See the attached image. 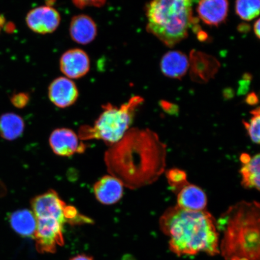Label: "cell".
<instances>
[{"label": "cell", "mask_w": 260, "mask_h": 260, "mask_svg": "<svg viewBox=\"0 0 260 260\" xmlns=\"http://www.w3.org/2000/svg\"><path fill=\"white\" fill-rule=\"evenodd\" d=\"M167 145L149 129H128L105 154L107 171L123 186L136 189L154 183L167 165Z\"/></svg>", "instance_id": "obj_1"}, {"label": "cell", "mask_w": 260, "mask_h": 260, "mask_svg": "<svg viewBox=\"0 0 260 260\" xmlns=\"http://www.w3.org/2000/svg\"><path fill=\"white\" fill-rule=\"evenodd\" d=\"M159 226L168 237L170 251L178 256L220 253L217 221L207 210L188 211L176 205L162 214Z\"/></svg>", "instance_id": "obj_2"}, {"label": "cell", "mask_w": 260, "mask_h": 260, "mask_svg": "<svg viewBox=\"0 0 260 260\" xmlns=\"http://www.w3.org/2000/svg\"><path fill=\"white\" fill-rule=\"evenodd\" d=\"M217 221L222 233L221 254L226 260H259L260 206L256 201H242L230 207Z\"/></svg>", "instance_id": "obj_3"}, {"label": "cell", "mask_w": 260, "mask_h": 260, "mask_svg": "<svg viewBox=\"0 0 260 260\" xmlns=\"http://www.w3.org/2000/svg\"><path fill=\"white\" fill-rule=\"evenodd\" d=\"M146 14L148 31L170 47L186 39L194 23L192 0H152Z\"/></svg>", "instance_id": "obj_4"}, {"label": "cell", "mask_w": 260, "mask_h": 260, "mask_svg": "<svg viewBox=\"0 0 260 260\" xmlns=\"http://www.w3.org/2000/svg\"><path fill=\"white\" fill-rule=\"evenodd\" d=\"M144 102L139 96L131 98L121 106L107 104L92 126L83 125L79 130V137L85 140H102L110 146L121 140L129 129L138 107Z\"/></svg>", "instance_id": "obj_5"}, {"label": "cell", "mask_w": 260, "mask_h": 260, "mask_svg": "<svg viewBox=\"0 0 260 260\" xmlns=\"http://www.w3.org/2000/svg\"><path fill=\"white\" fill-rule=\"evenodd\" d=\"M36 218L52 217L65 223L70 222H88L80 215L76 208L68 206L56 191L50 190L34 198L31 202Z\"/></svg>", "instance_id": "obj_6"}, {"label": "cell", "mask_w": 260, "mask_h": 260, "mask_svg": "<svg viewBox=\"0 0 260 260\" xmlns=\"http://www.w3.org/2000/svg\"><path fill=\"white\" fill-rule=\"evenodd\" d=\"M37 226L34 238L38 251L53 253L57 246L63 243V230L64 223L52 217L37 219Z\"/></svg>", "instance_id": "obj_7"}, {"label": "cell", "mask_w": 260, "mask_h": 260, "mask_svg": "<svg viewBox=\"0 0 260 260\" xmlns=\"http://www.w3.org/2000/svg\"><path fill=\"white\" fill-rule=\"evenodd\" d=\"M61 17L57 10L50 6H41L29 11L25 17L26 24L36 34L46 35L56 31Z\"/></svg>", "instance_id": "obj_8"}, {"label": "cell", "mask_w": 260, "mask_h": 260, "mask_svg": "<svg viewBox=\"0 0 260 260\" xmlns=\"http://www.w3.org/2000/svg\"><path fill=\"white\" fill-rule=\"evenodd\" d=\"M49 143L54 154L70 157L75 154H83L86 146L76 133L68 128H58L52 132Z\"/></svg>", "instance_id": "obj_9"}, {"label": "cell", "mask_w": 260, "mask_h": 260, "mask_svg": "<svg viewBox=\"0 0 260 260\" xmlns=\"http://www.w3.org/2000/svg\"><path fill=\"white\" fill-rule=\"evenodd\" d=\"M59 65L64 77L71 80L79 79L89 73L90 61L85 51L80 48H73L61 55Z\"/></svg>", "instance_id": "obj_10"}, {"label": "cell", "mask_w": 260, "mask_h": 260, "mask_svg": "<svg viewBox=\"0 0 260 260\" xmlns=\"http://www.w3.org/2000/svg\"><path fill=\"white\" fill-rule=\"evenodd\" d=\"M48 97L54 106L67 108L77 102L79 90L73 80L60 77L52 81L49 86Z\"/></svg>", "instance_id": "obj_11"}, {"label": "cell", "mask_w": 260, "mask_h": 260, "mask_svg": "<svg viewBox=\"0 0 260 260\" xmlns=\"http://www.w3.org/2000/svg\"><path fill=\"white\" fill-rule=\"evenodd\" d=\"M220 65L215 58L194 50L189 59L191 79L198 83H206L214 76Z\"/></svg>", "instance_id": "obj_12"}, {"label": "cell", "mask_w": 260, "mask_h": 260, "mask_svg": "<svg viewBox=\"0 0 260 260\" xmlns=\"http://www.w3.org/2000/svg\"><path fill=\"white\" fill-rule=\"evenodd\" d=\"M229 8V0H200L197 12L205 24L218 26L225 21Z\"/></svg>", "instance_id": "obj_13"}, {"label": "cell", "mask_w": 260, "mask_h": 260, "mask_svg": "<svg viewBox=\"0 0 260 260\" xmlns=\"http://www.w3.org/2000/svg\"><path fill=\"white\" fill-rule=\"evenodd\" d=\"M71 39L76 43L87 45L95 40L97 35V26L90 16L80 14L71 19L70 28Z\"/></svg>", "instance_id": "obj_14"}, {"label": "cell", "mask_w": 260, "mask_h": 260, "mask_svg": "<svg viewBox=\"0 0 260 260\" xmlns=\"http://www.w3.org/2000/svg\"><path fill=\"white\" fill-rule=\"evenodd\" d=\"M93 191L99 202L112 205L118 203L121 199L123 185L118 179L112 175H105L94 185Z\"/></svg>", "instance_id": "obj_15"}, {"label": "cell", "mask_w": 260, "mask_h": 260, "mask_svg": "<svg viewBox=\"0 0 260 260\" xmlns=\"http://www.w3.org/2000/svg\"><path fill=\"white\" fill-rule=\"evenodd\" d=\"M207 198L200 187L188 183L177 193V206L188 211L206 210Z\"/></svg>", "instance_id": "obj_16"}, {"label": "cell", "mask_w": 260, "mask_h": 260, "mask_svg": "<svg viewBox=\"0 0 260 260\" xmlns=\"http://www.w3.org/2000/svg\"><path fill=\"white\" fill-rule=\"evenodd\" d=\"M189 60L186 55L178 51H172L162 57L160 68L165 76L180 79L187 72Z\"/></svg>", "instance_id": "obj_17"}, {"label": "cell", "mask_w": 260, "mask_h": 260, "mask_svg": "<svg viewBox=\"0 0 260 260\" xmlns=\"http://www.w3.org/2000/svg\"><path fill=\"white\" fill-rule=\"evenodd\" d=\"M10 225L19 235L34 237L37 230V219L34 212L27 209L14 211L9 217Z\"/></svg>", "instance_id": "obj_18"}, {"label": "cell", "mask_w": 260, "mask_h": 260, "mask_svg": "<svg viewBox=\"0 0 260 260\" xmlns=\"http://www.w3.org/2000/svg\"><path fill=\"white\" fill-rule=\"evenodd\" d=\"M25 123L17 114L6 113L0 116V136L7 141H14L22 135Z\"/></svg>", "instance_id": "obj_19"}, {"label": "cell", "mask_w": 260, "mask_h": 260, "mask_svg": "<svg viewBox=\"0 0 260 260\" xmlns=\"http://www.w3.org/2000/svg\"><path fill=\"white\" fill-rule=\"evenodd\" d=\"M240 175L242 185L246 188H255L259 190L260 187V158L257 154L251 157L245 164H242Z\"/></svg>", "instance_id": "obj_20"}, {"label": "cell", "mask_w": 260, "mask_h": 260, "mask_svg": "<svg viewBox=\"0 0 260 260\" xmlns=\"http://www.w3.org/2000/svg\"><path fill=\"white\" fill-rule=\"evenodd\" d=\"M259 0H237L236 12L243 20L249 21L259 14Z\"/></svg>", "instance_id": "obj_21"}, {"label": "cell", "mask_w": 260, "mask_h": 260, "mask_svg": "<svg viewBox=\"0 0 260 260\" xmlns=\"http://www.w3.org/2000/svg\"><path fill=\"white\" fill-rule=\"evenodd\" d=\"M166 176L169 185L175 193H177L182 188L188 184L186 172L180 169H171L167 172Z\"/></svg>", "instance_id": "obj_22"}, {"label": "cell", "mask_w": 260, "mask_h": 260, "mask_svg": "<svg viewBox=\"0 0 260 260\" xmlns=\"http://www.w3.org/2000/svg\"><path fill=\"white\" fill-rule=\"evenodd\" d=\"M252 118L249 121H243L247 133L251 141L256 144H259L260 136V110L259 107L251 112Z\"/></svg>", "instance_id": "obj_23"}, {"label": "cell", "mask_w": 260, "mask_h": 260, "mask_svg": "<svg viewBox=\"0 0 260 260\" xmlns=\"http://www.w3.org/2000/svg\"><path fill=\"white\" fill-rule=\"evenodd\" d=\"M30 97L27 93H14L11 98V102L16 108L22 109L27 105Z\"/></svg>", "instance_id": "obj_24"}, {"label": "cell", "mask_w": 260, "mask_h": 260, "mask_svg": "<svg viewBox=\"0 0 260 260\" xmlns=\"http://www.w3.org/2000/svg\"><path fill=\"white\" fill-rule=\"evenodd\" d=\"M77 8L83 9L87 7L100 8L106 4L107 0H72Z\"/></svg>", "instance_id": "obj_25"}, {"label": "cell", "mask_w": 260, "mask_h": 260, "mask_svg": "<svg viewBox=\"0 0 260 260\" xmlns=\"http://www.w3.org/2000/svg\"><path fill=\"white\" fill-rule=\"evenodd\" d=\"M246 102L250 105H255L258 103L257 97L256 96L255 93H252L250 94V95L247 97Z\"/></svg>", "instance_id": "obj_26"}, {"label": "cell", "mask_w": 260, "mask_h": 260, "mask_svg": "<svg viewBox=\"0 0 260 260\" xmlns=\"http://www.w3.org/2000/svg\"><path fill=\"white\" fill-rule=\"evenodd\" d=\"M7 193V188L2 180H0V198H3Z\"/></svg>", "instance_id": "obj_27"}, {"label": "cell", "mask_w": 260, "mask_h": 260, "mask_svg": "<svg viewBox=\"0 0 260 260\" xmlns=\"http://www.w3.org/2000/svg\"><path fill=\"white\" fill-rule=\"evenodd\" d=\"M260 22L259 19H258L257 21L255 22L254 26H253V31H254L256 37H257L258 39L259 38L260 35Z\"/></svg>", "instance_id": "obj_28"}, {"label": "cell", "mask_w": 260, "mask_h": 260, "mask_svg": "<svg viewBox=\"0 0 260 260\" xmlns=\"http://www.w3.org/2000/svg\"><path fill=\"white\" fill-rule=\"evenodd\" d=\"M70 260H93L90 256L86 255H79L71 258Z\"/></svg>", "instance_id": "obj_29"}, {"label": "cell", "mask_w": 260, "mask_h": 260, "mask_svg": "<svg viewBox=\"0 0 260 260\" xmlns=\"http://www.w3.org/2000/svg\"><path fill=\"white\" fill-rule=\"evenodd\" d=\"M251 158V156L248 154H242L241 156H240V161H241L242 164H245L250 160Z\"/></svg>", "instance_id": "obj_30"}, {"label": "cell", "mask_w": 260, "mask_h": 260, "mask_svg": "<svg viewBox=\"0 0 260 260\" xmlns=\"http://www.w3.org/2000/svg\"><path fill=\"white\" fill-rule=\"evenodd\" d=\"M230 260H249L248 259L245 258H233L231 259Z\"/></svg>", "instance_id": "obj_31"}, {"label": "cell", "mask_w": 260, "mask_h": 260, "mask_svg": "<svg viewBox=\"0 0 260 260\" xmlns=\"http://www.w3.org/2000/svg\"><path fill=\"white\" fill-rule=\"evenodd\" d=\"M1 29H2V27H0V31H1Z\"/></svg>", "instance_id": "obj_32"}]
</instances>
